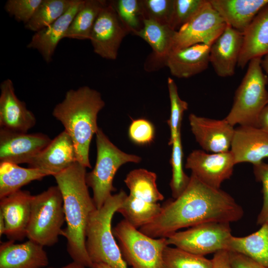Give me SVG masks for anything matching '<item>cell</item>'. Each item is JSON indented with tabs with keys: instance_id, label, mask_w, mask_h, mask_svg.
<instances>
[{
	"instance_id": "obj_1",
	"label": "cell",
	"mask_w": 268,
	"mask_h": 268,
	"mask_svg": "<svg viewBox=\"0 0 268 268\" xmlns=\"http://www.w3.org/2000/svg\"><path fill=\"white\" fill-rule=\"evenodd\" d=\"M244 211L232 197L204 184L193 174L184 192L167 201L159 214L139 230L154 238H167L178 230L207 222L231 223Z\"/></svg>"
},
{
	"instance_id": "obj_2",
	"label": "cell",
	"mask_w": 268,
	"mask_h": 268,
	"mask_svg": "<svg viewBox=\"0 0 268 268\" xmlns=\"http://www.w3.org/2000/svg\"><path fill=\"white\" fill-rule=\"evenodd\" d=\"M86 168L75 162L54 176L63 199L67 227L62 235L73 261L91 268L93 263L86 248V233L90 215L97 209L86 182Z\"/></svg>"
},
{
	"instance_id": "obj_3",
	"label": "cell",
	"mask_w": 268,
	"mask_h": 268,
	"mask_svg": "<svg viewBox=\"0 0 268 268\" xmlns=\"http://www.w3.org/2000/svg\"><path fill=\"white\" fill-rule=\"evenodd\" d=\"M105 105L99 92L83 86L68 90L52 112L72 139L77 162L86 168H91L89 157L90 143L99 128L98 113Z\"/></svg>"
},
{
	"instance_id": "obj_4",
	"label": "cell",
	"mask_w": 268,
	"mask_h": 268,
	"mask_svg": "<svg viewBox=\"0 0 268 268\" xmlns=\"http://www.w3.org/2000/svg\"><path fill=\"white\" fill-rule=\"evenodd\" d=\"M127 195L123 190L112 195L90 215L86 233V248L93 265L102 263L113 268H128L112 230V220Z\"/></svg>"
},
{
	"instance_id": "obj_5",
	"label": "cell",
	"mask_w": 268,
	"mask_h": 268,
	"mask_svg": "<svg viewBox=\"0 0 268 268\" xmlns=\"http://www.w3.org/2000/svg\"><path fill=\"white\" fill-rule=\"evenodd\" d=\"M262 58H256L248 63L246 72L234 96L232 108L224 118L233 127L239 126L258 127L260 113L268 104L266 89L268 76L261 67Z\"/></svg>"
},
{
	"instance_id": "obj_6",
	"label": "cell",
	"mask_w": 268,
	"mask_h": 268,
	"mask_svg": "<svg viewBox=\"0 0 268 268\" xmlns=\"http://www.w3.org/2000/svg\"><path fill=\"white\" fill-rule=\"evenodd\" d=\"M97 157L93 169L87 173L86 182L93 192V200L97 209L100 208L116 190L113 185L114 176L123 165L138 163L141 158L126 153L115 144L99 128L96 133Z\"/></svg>"
},
{
	"instance_id": "obj_7",
	"label": "cell",
	"mask_w": 268,
	"mask_h": 268,
	"mask_svg": "<svg viewBox=\"0 0 268 268\" xmlns=\"http://www.w3.org/2000/svg\"><path fill=\"white\" fill-rule=\"evenodd\" d=\"M63 199L57 186L33 196L26 237L42 246L56 244L65 222Z\"/></svg>"
},
{
	"instance_id": "obj_8",
	"label": "cell",
	"mask_w": 268,
	"mask_h": 268,
	"mask_svg": "<svg viewBox=\"0 0 268 268\" xmlns=\"http://www.w3.org/2000/svg\"><path fill=\"white\" fill-rule=\"evenodd\" d=\"M122 256L132 268H162L167 238H154L141 232L125 219L113 230Z\"/></svg>"
},
{
	"instance_id": "obj_9",
	"label": "cell",
	"mask_w": 268,
	"mask_h": 268,
	"mask_svg": "<svg viewBox=\"0 0 268 268\" xmlns=\"http://www.w3.org/2000/svg\"><path fill=\"white\" fill-rule=\"evenodd\" d=\"M230 223L207 222L177 231L167 238L169 245H174L188 252L204 256L227 250L232 236Z\"/></svg>"
},
{
	"instance_id": "obj_10",
	"label": "cell",
	"mask_w": 268,
	"mask_h": 268,
	"mask_svg": "<svg viewBox=\"0 0 268 268\" xmlns=\"http://www.w3.org/2000/svg\"><path fill=\"white\" fill-rule=\"evenodd\" d=\"M226 26L207 0L200 11L177 31L172 51L198 44L211 45Z\"/></svg>"
},
{
	"instance_id": "obj_11",
	"label": "cell",
	"mask_w": 268,
	"mask_h": 268,
	"mask_svg": "<svg viewBox=\"0 0 268 268\" xmlns=\"http://www.w3.org/2000/svg\"><path fill=\"white\" fill-rule=\"evenodd\" d=\"M129 33L110 1H107L94 24L89 40L95 53L114 60L123 40Z\"/></svg>"
},
{
	"instance_id": "obj_12",
	"label": "cell",
	"mask_w": 268,
	"mask_h": 268,
	"mask_svg": "<svg viewBox=\"0 0 268 268\" xmlns=\"http://www.w3.org/2000/svg\"><path fill=\"white\" fill-rule=\"evenodd\" d=\"M236 165L230 151L207 153L202 150H194L187 157L185 167L207 185L220 189L221 184L229 179Z\"/></svg>"
},
{
	"instance_id": "obj_13",
	"label": "cell",
	"mask_w": 268,
	"mask_h": 268,
	"mask_svg": "<svg viewBox=\"0 0 268 268\" xmlns=\"http://www.w3.org/2000/svg\"><path fill=\"white\" fill-rule=\"evenodd\" d=\"M52 139L43 133H22L0 129V163L27 164Z\"/></svg>"
},
{
	"instance_id": "obj_14",
	"label": "cell",
	"mask_w": 268,
	"mask_h": 268,
	"mask_svg": "<svg viewBox=\"0 0 268 268\" xmlns=\"http://www.w3.org/2000/svg\"><path fill=\"white\" fill-rule=\"evenodd\" d=\"M189 120L196 141L204 150L220 153L230 150L235 129L225 119L215 120L192 113Z\"/></svg>"
},
{
	"instance_id": "obj_15",
	"label": "cell",
	"mask_w": 268,
	"mask_h": 268,
	"mask_svg": "<svg viewBox=\"0 0 268 268\" xmlns=\"http://www.w3.org/2000/svg\"><path fill=\"white\" fill-rule=\"evenodd\" d=\"M243 43L241 32L227 25L210 47L209 63L221 77L233 75Z\"/></svg>"
},
{
	"instance_id": "obj_16",
	"label": "cell",
	"mask_w": 268,
	"mask_h": 268,
	"mask_svg": "<svg viewBox=\"0 0 268 268\" xmlns=\"http://www.w3.org/2000/svg\"><path fill=\"white\" fill-rule=\"evenodd\" d=\"M33 196L20 190L0 199V213L5 223L4 234L9 239L21 241L26 236Z\"/></svg>"
},
{
	"instance_id": "obj_17",
	"label": "cell",
	"mask_w": 268,
	"mask_h": 268,
	"mask_svg": "<svg viewBox=\"0 0 268 268\" xmlns=\"http://www.w3.org/2000/svg\"><path fill=\"white\" fill-rule=\"evenodd\" d=\"M0 89V128L27 133L36 124L34 114L27 108L24 102L17 98L10 79L1 82Z\"/></svg>"
},
{
	"instance_id": "obj_18",
	"label": "cell",
	"mask_w": 268,
	"mask_h": 268,
	"mask_svg": "<svg viewBox=\"0 0 268 268\" xmlns=\"http://www.w3.org/2000/svg\"><path fill=\"white\" fill-rule=\"evenodd\" d=\"M77 162L75 146L69 134L64 131L28 164L30 168L47 171L54 176Z\"/></svg>"
},
{
	"instance_id": "obj_19",
	"label": "cell",
	"mask_w": 268,
	"mask_h": 268,
	"mask_svg": "<svg viewBox=\"0 0 268 268\" xmlns=\"http://www.w3.org/2000/svg\"><path fill=\"white\" fill-rule=\"evenodd\" d=\"M230 151L236 164L260 163L268 158V134L258 127L239 126L235 129Z\"/></svg>"
},
{
	"instance_id": "obj_20",
	"label": "cell",
	"mask_w": 268,
	"mask_h": 268,
	"mask_svg": "<svg viewBox=\"0 0 268 268\" xmlns=\"http://www.w3.org/2000/svg\"><path fill=\"white\" fill-rule=\"evenodd\" d=\"M84 0H74L67 10L48 27L35 32L27 47L37 50L49 63L60 41L65 38L74 16Z\"/></svg>"
},
{
	"instance_id": "obj_21",
	"label": "cell",
	"mask_w": 268,
	"mask_h": 268,
	"mask_svg": "<svg viewBox=\"0 0 268 268\" xmlns=\"http://www.w3.org/2000/svg\"><path fill=\"white\" fill-rule=\"evenodd\" d=\"M49 264L44 247L30 240L20 244L9 240L0 247V268H44Z\"/></svg>"
},
{
	"instance_id": "obj_22",
	"label": "cell",
	"mask_w": 268,
	"mask_h": 268,
	"mask_svg": "<svg viewBox=\"0 0 268 268\" xmlns=\"http://www.w3.org/2000/svg\"><path fill=\"white\" fill-rule=\"evenodd\" d=\"M210 45L198 44L172 51L165 66L171 74L179 78H187L206 69L209 64Z\"/></svg>"
},
{
	"instance_id": "obj_23",
	"label": "cell",
	"mask_w": 268,
	"mask_h": 268,
	"mask_svg": "<svg viewBox=\"0 0 268 268\" xmlns=\"http://www.w3.org/2000/svg\"><path fill=\"white\" fill-rule=\"evenodd\" d=\"M243 35V43L237 65L241 68L252 59L268 54V4L258 12Z\"/></svg>"
},
{
	"instance_id": "obj_24",
	"label": "cell",
	"mask_w": 268,
	"mask_h": 268,
	"mask_svg": "<svg viewBox=\"0 0 268 268\" xmlns=\"http://www.w3.org/2000/svg\"><path fill=\"white\" fill-rule=\"evenodd\" d=\"M227 25L243 33L268 0H209Z\"/></svg>"
},
{
	"instance_id": "obj_25",
	"label": "cell",
	"mask_w": 268,
	"mask_h": 268,
	"mask_svg": "<svg viewBox=\"0 0 268 268\" xmlns=\"http://www.w3.org/2000/svg\"><path fill=\"white\" fill-rule=\"evenodd\" d=\"M177 31L168 25L162 24L151 19H144L143 27L134 35L146 42L151 47L152 53L149 59L154 68L165 66L172 50Z\"/></svg>"
},
{
	"instance_id": "obj_26",
	"label": "cell",
	"mask_w": 268,
	"mask_h": 268,
	"mask_svg": "<svg viewBox=\"0 0 268 268\" xmlns=\"http://www.w3.org/2000/svg\"><path fill=\"white\" fill-rule=\"evenodd\" d=\"M245 237L232 236L227 250L243 254L268 268V223Z\"/></svg>"
},
{
	"instance_id": "obj_27",
	"label": "cell",
	"mask_w": 268,
	"mask_h": 268,
	"mask_svg": "<svg viewBox=\"0 0 268 268\" xmlns=\"http://www.w3.org/2000/svg\"><path fill=\"white\" fill-rule=\"evenodd\" d=\"M50 173L39 169L24 168L10 162L0 163V199L20 190L35 180H40Z\"/></svg>"
},
{
	"instance_id": "obj_28",
	"label": "cell",
	"mask_w": 268,
	"mask_h": 268,
	"mask_svg": "<svg viewBox=\"0 0 268 268\" xmlns=\"http://www.w3.org/2000/svg\"><path fill=\"white\" fill-rule=\"evenodd\" d=\"M157 176L144 169L130 171L124 182L129 189L130 195L147 202L157 203L164 199L156 184Z\"/></svg>"
},
{
	"instance_id": "obj_29",
	"label": "cell",
	"mask_w": 268,
	"mask_h": 268,
	"mask_svg": "<svg viewBox=\"0 0 268 268\" xmlns=\"http://www.w3.org/2000/svg\"><path fill=\"white\" fill-rule=\"evenodd\" d=\"M162 206L135 198L130 195L126 196L117 212L134 227L139 229L152 221L160 213Z\"/></svg>"
},
{
	"instance_id": "obj_30",
	"label": "cell",
	"mask_w": 268,
	"mask_h": 268,
	"mask_svg": "<svg viewBox=\"0 0 268 268\" xmlns=\"http://www.w3.org/2000/svg\"><path fill=\"white\" fill-rule=\"evenodd\" d=\"M107 0H84L74 16L65 38L89 40L94 24Z\"/></svg>"
},
{
	"instance_id": "obj_31",
	"label": "cell",
	"mask_w": 268,
	"mask_h": 268,
	"mask_svg": "<svg viewBox=\"0 0 268 268\" xmlns=\"http://www.w3.org/2000/svg\"><path fill=\"white\" fill-rule=\"evenodd\" d=\"M74 0H43L31 20L24 25L29 30L37 32L52 24L64 14Z\"/></svg>"
},
{
	"instance_id": "obj_32",
	"label": "cell",
	"mask_w": 268,
	"mask_h": 268,
	"mask_svg": "<svg viewBox=\"0 0 268 268\" xmlns=\"http://www.w3.org/2000/svg\"><path fill=\"white\" fill-rule=\"evenodd\" d=\"M162 268H212V263L203 256L168 245L163 252Z\"/></svg>"
},
{
	"instance_id": "obj_33",
	"label": "cell",
	"mask_w": 268,
	"mask_h": 268,
	"mask_svg": "<svg viewBox=\"0 0 268 268\" xmlns=\"http://www.w3.org/2000/svg\"><path fill=\"white\" fill-rule=\"evenodd\" d=\"M109 1L130 33L134 34L143 27L145 18L141 0Z\"/></svg>"
},
{
	"instance_id": "obj_34",
	"label": "cell",
	"mask_w": 268,
	"mask_h": 268,
	"mask_svg": "<svg viewBox=\"0 0 268 268\" xmlns=\"http://www.w3.org/2000/svg\"><path fill=\"white\" fill-rule=\"evenodd\" d=\"M170 164L172 167V178L170 186L174 199L178 197L187 187L190 177L187 176L183 168V152L181 135L179 134L173 141Z\"/></svg>"
},
{
	"instance_id": "obj_35",
	"label": "cell",
	"mask_w": 268,
	"mask_h": 268,
	"mask_svg": "<svg viewBox=\"0 0 268 268\" xmlns=\"http://www.w3.org/2000/svg\"><path fill=\"white\" fill-rule=\"evenodd\" d=\"M167 85L171 106L170 116L167 121L170 131L168 144L171 145L174 139L181 134L183 116L188 108V104L180 98L177 85L172 78H168Z\"/></svg>"
},
{
	"instance_id": "obj_36",
	"label": "cell",
	"mask_w": 268,
	"mask_h": 268,
	"mask_svg": "<svg viewBox=\"0 0 268 268\" xmlns=\"http://www.w3.org/2000/svg\"><path fill=\"white\" fill-rule=\"evenodd\" d=\"M207 0H174L170 26L176 31L187 23L206 3Z\"/></svg>"
},
{
	"instance_id": "obj_37",
	"label": "cell",
	"mask_w": 268,
	"mask_h": 268,
	"mask_svg": "<svg viewBox=\"0 0 268 268\" xmlns=\"http://www.w3.org/2000/svg\"><path fill=\"white\" fill-rule=\"evenodd\" d=\"M145 19L170 26L174 0H141Z\"/></svg>"
},
{
	"instance_id": "obj_38",
	"label": "cell",
	"mask_w": 268,
	"mask_h": 268,
	"mask_svg": "<svg viewBox=\"0 0 268 268\" xmlns=\"http://www.w3.org/2000/svg\"><path fill=\"white\" fill-rule=\"evenodd\" d=\"M43 0H8L4 5L5 10L18 22L24 25L32 18Z\"/></svg>"
},
{
	"instance_id": "obj_39",
	"label": "cell",
	"mask_w": 268,
	"mask_h": 268,
	"mask_svg": "<svg viewBox=\"0 0 268 268\" xmlns=\"http://www.w3.org/2000/svg\"><path fill=\"white\" fill-rule=\"evenodd\" d=\"M154 133L152 123L144 119L133 120L129 129V137L134 143L139 145L151 142L154 137Z\"/></svg>"
},
{
	"instance_id": "obj_40",
	"label": "cell",
	"mask_w": 268,
	"mask_h": 268,
	"mask_svg": "<svg viewBox=\"0 0 268 268\" xmlns=\"http://www.w3.org/2000/svg\"><path fill=\"white\" fill-rule=\"evenodd\" d=\"M253 171L256 180L262 184L263 204L257 220V224L262 225L268 223V163L262 162L253 165Z\"/></svg>"
},
{
	"instance_id": "obj_41",
	"label": "cell",
	"mask_w": 268,
	"mask_h": 268,
	"mask_svg": "<svg viewBox=\"0 0 268 268\" xmlns=\"http://www.w3.org/2000/svg\"><path fill=\"white\" fill-rule=\"evenodd\" d=\"M229 253L233 268H268L243 254L230 251Z\"/></svg>"
},
{
	"instance_id": "obj_42",
	"label": "cell",
	"mask_w": 268,
	"mask_h": 268,
	"mask_svg": "<svg viewBox=\"0 0 268 268\" xmlns=\"http://www.w3.org/2000/svg\"><path fill=\"white\" fill-rule=\"evenodd\" d=\"M212 268H233L229 258V251L222 250L214 253L211 259Z\"/></svg>"
},
{
	"instance_id": "obj_43",
	"label": "cell",
	"mask_w": 268,
	"mask_h": 268,
	"mask_svg": "<svg viewBox=\"0 0 268 268\" xmlns=\"http://www.w3.org/2000/svg\"><path fill=\"white\" fill-rule=\"evenodd\" d=\"M258 122V128L268 134V104L260 113Z\"/></svg>"
},
{
	"instance_id": "obj_44",
	"label": "cell",
	"mask_w": 268,
	"mask_h": 268,
	"mask_svg": "<svg viewBox=\"0 0 268 268\" xmlns=\"http://www.w3.org/2000/svg\"><path fill=\"white\" fill-rule=\"evenodd\" d=\"M261 65L263 69L268 74V54L262 58Z\"/></svg>"
},
{
	"instance_id": "obj_45",
	"label": "cell",
	"mask_w": 268,
	"mask_h": 268,
	"mask_svg": "<svg viewBox=\"0 0 268 268\" xmlns=\"http://www.w3.org/2000/svg\"><path fill=\"white\" fill-rule=\"evenodd\" d=\"M48 268H53V267H49ZM86 268L83 265L76 263L75 262L72 261V262L63 266L61 268Z\"/></svg>"
},
{
	"instance_id": "obj_46",
	"label": "cell",
	"mask_w": 268,
	"mask_h": 268,
	"mask_svg": "<svg viewBox=\"0 0 268 268\" xmlns=\"http://www.w3.org/2000/svg\"><path fill=\"white\" fill-rule=\"evenodd\" d=\"M5 232V223L3 217L1 213H0V236L4 234Z\"/></svg>"
},
{
	"instance_id": "obj_47",
	"label": "cell",
	"mask_w": 268,
	"mask_h": 268,
	"mask_svg": "<svg viewBox=\"0 0 268 268\" xmlns=\"http://www.w3.org/2000/svg\"><path fill=\"white\" fill-rule=\"evenodd\" d=\"M91 268H113L112 267L102 263L93 264Z\"/></svg>"
}]
</instances>
